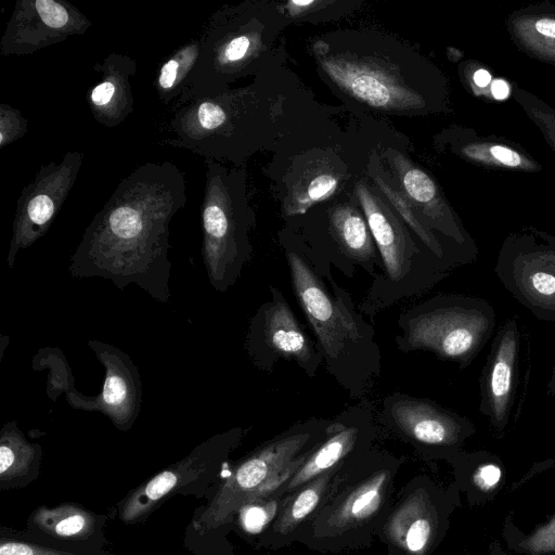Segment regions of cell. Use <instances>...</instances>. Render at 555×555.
Segmentation results:
<instances>
[{
    "label": "cell",
    "instance_id": "cell-1",
    "mask_svg": "<svg viewBox=\"0 0 555 555\" xmlns=\"http://www.w3.org/2000/svg\"><path fill=\"white\" fill-rule=\"evenodd\" d=\"M320 79L351 116L413 118L438 101L436 69L414 47L374 28H339L309 40Z\"/></svg>",
    "mask_w": 555,
    "mask_h": 555
},
{
    "label": "cell",
    "instance_id": "cell-2",
    "mask_svg": "<svg viewBox=\"0 0 555 555\" xmlns=\"http://www.w3.org/2000/svg\"><path fill=\"white\" fill-rule=\"evenodd\" d=\"M337 115L311 121L287 135L273 152L263 175L284 222L312 207L353 193L366 175L384 119Z\"/></svg>",
    "mask_w": 555,
    "mask_h": 555
},
{
    "label": "cell",
    "instance_id": "cell-3",
    "mask_svg": "<svg viewBox=\"0 0 555 555\" xmlns=\"http://www.w3.org/2000/svg\"><path fill=\"white\" fill-rule=\"evenodd\" d=\"M291 284L323 357V366L349 395H366L382 372V353L373 326L351 294L315 268L308 245L292 228L278 231Z\"/></svg>",
    "mask_w": 555,
    "mask_h": 555
},
{
    "label": "cell",
    "instance_id": "cell-4",
    "mask_svg": "<svg viewBox=\"0 0 555 555\" xmlns=\"http://www.w3.org/2000/svg\"><path fill=\"white\" fill-rule=\"evenodd\" d=\"M354 193L383 266L358 308L361 313L374 317L430 289L454 270L415 237L366 175L356 183Z\"/></svg>",
    "mask_w": 555,
    "mask_h": 555
},
{
    "label": "cell",
    "instance_id": "cell-5",
    "mask_svg": "<svg viewBox=\"0 0 555 555\" xmlns=\"http://www.w3.org/2000/svg\"><path fill=\"white\" fill-rule=\"evenodd\" d=\"M397 324L395 343L401 352H431L465 369L492 337L496 314L483 298L440 294L402 312Z\"/></svg>",
    "mask_w": 555,
    "mask_h": 555
},
{
    "label": "cell",
    "instance_id": "cell-6",
    "mask_svg": "<svg viewBox=\"0 0 555 555\" xmlns=\"http://www.w3.org/2000/svg\"><path fill=\"white\" fill-rule=\"evenodd\" d=\"M330 424L328 418L315 417L297 422L247 454L195 513L193 530L204 537L227 526L250 495L305 460L325 438Z\"/></svg>",
    "mask_w": 555,
    "mask_h": 555
},
{
    "label": "cell",
    "instance_id": "cell-7",
    "mask_svg": "<svg viewBox=\"0 0 555 555\" xmlns=\"http://www.w3.org/2000/svg\"><path fill=\"white\" fill-rule=\"evenodd\" d=\"M284 224L302 237L321 264L334 266L347 278L357 269L373 279L382 273V260L354 191Z\"/></svg>",
    "mask_w": 555,
    "mask_h": 555
},
{
    "label": "cell",
    "instance_id": "cell-8",
    "mask_svg": "<svg viewBox=\"0 0 555 555\" xmlns=\"http://www.w3.org/2000/svg\"><path fill=\"white\" fill-rule=\"evenodd\" d=\"M243 435L244 429L241 427L214 435L196 446L185 457L129 491L117 503L119 520L125 525L143 522L176 494L202 496L217 480Z\"/></svg>",
    "mask_w": 555,
    "mask_h": 555
},
{
    "label": "cell",
    "instance_id": "cell-9",
    "mask_svg": "<svg viewBox=\"0 0 555 555\" xmlns=\"http://www.w3.org/2000/svg\"><path fill=\"white\" fill-rule=\"evenodd\" d=\"M531 360L528 332L517 315L507 318L495 333L479 377V411L500 434L520 416L529 388Z\"/></svg>",
    "mask_w": 555,
    "mask_h": 555
},
{
    "label": "cell",
    "instance_id": "cell-10",
    "mask_svg": "<svg viewBox=\"0 0 555 555\" xmlns=\"http://www.w3.org/2000/svg\"><path fill=\"white\" fill-rule=\"evenodd\" d=\"M269 300L262 302L249 321L245 350L254 366L272 372L280 361L295 363L313 378L323 365L322 353L298 321L284 294L269 285Z\"/></svg>",
    "mask_w": 555,
    "mask_h": 555
},
{
    "label": "cell",
    "instance_id": "cell-11",
    "mask_svg": "<svg viewBox=\"0 0 555 555\" xmlns=\"http://www.w3.org/2000/svg\"><path fill=\"white\" fill-rule=\"evenodd\" d=\"M382 417L385 425L427 457L454 459L476 431L470 420L455 411L399 391L384 398Z\"/></svg>",
    "mask_w": 555,
    "mask_h": 555
},
{
    "label": "cell",
    "instance_id": "cell-12",
    "mask_svg": "<svg viewBox=\"0 0 555 555\" xmlns=\"http://www.w3.org/2000/svg\"><path fill=\"white\" fill-rule=\"evenodd\" d=\"M398 465V459L390 454L366 451L361 461V482L341 493L336 488V495L333 492L313 517V533L320 539L339 538L375 520L386 506Z\"/></svg>",
    "mask_w": 555,
    "mask_h": 555
},
{
    "label": "cell",
    "instance_id": "cell-13",
    "mask_svg": "<svg viewBox=\"0 0 555 555\" xmlns=\"http://www.w3.org/2000/svg\"><path fill=\"white\" fill-rule=\"evenodd\" d=\"M203 220L207 276L216 291L224 293L236 283L253 255L249 231L256 218L247 204L245 185L233 204L207 206Z\"/></svg>",
    "mask_w": 555,
    "mask_h": 555
},
{
    "label": "cell",
    "instance_id": "cell-14",
    "mask_svg": "<svg viewBox=\"0 0 555 555\" xmlns=\"http://www.w3.org/2000/svg\"><path fill=\"white\" fill-rule=\"evenodd\" d=\"M375 438L373 412L366 402L348 406L332 418L325 438L275 490L288 496L320 475L369 451Z\"/></svg>",
    "mask_w": 555,
    "mask_h": 555
},
{
    "label": "cell",
    "instance_id": "cell-15",
    "mask_svg": "<svg viewBox=\"0 0 555 555\" xmlns=\"http://www.w3.org/2000/svg\"><path fill=\"white\" fill-rule=\"evenodd\" d=\"M98 360L105 367V377L100 396L82 397L73 390L66 399L75 409L101 412L121 431L129 430L139 416L142 386L138 367L130 357L115 346L89 340Z\"/></svg>",
    "mask_w": 555,
    "mask_h": 555
},
{
    "label": "cell",
    "instance_id": "cell-16",
    "mask_svg": "<svg viewBox=\"0 0 555 555\" xmlns=\"http://www.w3.org/2000/svg\"><path fill=\"white\" fill-rule=\"evenodd\" d=\"M494 272L537 319L555 321V246L504 248Z\"/></svg>",
    "mask_w": 555,
    "mask_h": 555
},
{
    "label": "cell",
    "instance_id": "cell-17",
    "mask_svg": "<svg viewBox=\"0 0 555 555\" xmlns=\"http://www.w3.org/2000/svg\"><path fill=\"white\" fill-rule=\"evenodd\" d=\"M106 516L74 502L39 505L26 521L33 537L60 546L102 550Z\"/></svg>",
    "mask_w": 555,
    "mask_h": 555
},
{
    "label": "cell",
    "instance_id": "cell-18",
    "mask_svg": "<svg viewBox=\"0 0 555 555\" xmlns=\"http://www.w3.org/2000/svg\"><path fill=\"white\" fill-rule=\"evenodd\" d=\"M366 177L431 254L453 269L470 261L468 256L457 249L459 245L436 233L415 211L385 169L375 147L370 154Z\"/></svg>",
    "mask_w": 555,
    "mask_h": 555
},
{
    "label": "cell",
    "instance_id": "cell-19",
    "mask_svg": "<svg viewBox=\"0 0 555 555\" xmlns=\"http://www.w3.org/2000/svg\"><path fill=\"white\" fill-rule=\"evenodd\" d=\"M353 459L320 475L297 490L296 494L292 493L285 496L284 504L274 518L275 521L272 522L267 537L270 540L287 538L295 529L299 528L301 522L306 521L317 509L319 511L343 481Z\"/></svg>",
    "mask_w": 555,
    "mask_h": 555
},
{
    "label": "cell",
    "instance_id": "cell-20",
    "mask_svg": "<svg viewBox=\"0 0 555 555\" xmlns=\"http://www.w3.org/2000/svg\"><path fill=\"white\" fill-rule=\"evenodd\" d=\"M43 450L27 440L16 421L7 422L0 431V489L24 488L40 473Z\"/></svg>",
    "mask_w": 555,
    "mask_h": 555
},
{
    "label": "cell",
    "instance_id": "cell-21",
    "mask_svg": "<svg viewBox=\"0 0 555 555\" xmlns=\"http://www.w3.org/2000/svg\"><path fill=\"white\" fill-rule=\"evenodd\" d=\"M362 0H289L280 2L286 25H321L344 20L359 11Z\"/></svg>",
    "mask_w": 555,
    "mask_h": 555
},
{
    "label": "cell",
    "instance_id": "cell-22",
    "mask_svg": "<svg viewBox=\"0 0 555 555\" xmlns=\"http://www.w3.org/2000/svg\"><path fill=\"white\" fill-rule=\"evenodd\" d=\"M0 555H112L102 550L74 548L41 541L26 532L1 527Z\"/></svg>",
    "mask_w": 555,
    "mask_h": 555
},
{
    "label": "cell",
    "instance_id": "cell-23",
    "mask_svg": "<svg viewBox=\"0 0 555 555\" xmlns=\"http://www.w3.org/2000/svg\"><path fill=\"white\" fill-rule=\"evenodd\" d=\"M262 498L246 501L238 508V520L241 527L248 533H258L266 528L274 513L278 512L276 500L268 503L262 502Z\"/></svg>",
    "mask_w": 555,
    "mask_h": 555
},
{
    "label": "cell",
    "instance_id": "cell-24",
    "mask_svg": "<svg viewBox=\"0 0 555 555\" xmlns=\"http://www.w3.org/2000/svg\"><path fill=\"white\" fill-rule=\"evenodd\" d=\"M437 521L434 516H414L404 532L405 548L413 554H422L435 538Z\"/></svg>",
    "mask_w": 555,
    "mask_h": 555
},
{
    "label": "cell",
    "instance_id": "cell-25",
    "mask_svg": "<svg viewBox=\"0 0 555 555\" xmlns=\"http://www.w3.org/2000/svg\"><path fill=\"white\" fill-rule=\"evenodd\" d=\"M520 546L532 555L555 552V519L525 539Z\"/></svg>",
    "mask_w": 555,
    "mask_h": 555
},
{
    "label": "cell",
    "instance_id": "cell-26",
    "mask_svg": "<svg viewBox=\"0 0 555 555\" xmlns=\"http://www.w3.org/2000/svg\"><path fill=\"white\" fill-rule=\"evenodd\" d=\"M36 9L41 20L50 27L60 28L68 21L66 10L53 0H37Z\"/></svg>",
    "mask_w": 555,
    "mask_h": 555
},
{
    "label": "cell",
    "instance_id": "cell-27",
    "mask_svg": "<svg viewBox=\"0 0 555 555\" xmlns=\"http://www.w3.org/2000/svg\"><path fill=\"white\" fill-rule=\"evenodd\" d=\"M29 219L39 225L47 223L53 215V203L47 195H37L27 207Z\"/></svg>",
    "mask_w": 555,
    "mask_h": 555
},
{
    "label": "cell",
    "instance_id": "cell-28",
    "mask_svg": "<svg viewBox=\"0 0 555 555\" xmlns=\"http://www.w3.org/2000/svg\"><path fill=\"white\" fill-rule=\"evenodd\" d=\"M501 467L492 462L480 464L474 474V481L483 490L493 488L501 479Z\"/></svg>",
    "mask_w": 555,
    "mask_h": 555
},
{
    "label": "cell",
    "instance_id": "cell-29",
    "mask_svg": "<svg viewBox=\"0 0 555 555\" xmlns=\"http://www.w3.org/2000/svg\"><path fill=\"white\" fill-rule=\"evenodd\" d=\"M198 119L204 128L216 129L224 124L225 113L220 105L208 102L199 106Z\"/></svg>",
    "mask_w": 555,
    "mask_h": 555
},
{
    "label": "cell",
    "instance_id": "cell-30",
    "mask_svg": "<svg viewBox=\"0 0 555 555\" xmlns=\"http://www.w3.org/2000/svg\"><path fill=\"white\" fill-rule=\"evenodd\" d=\"M490 151L494 158L507 166H518L521 163L519 154L505 146H492Z\"/></svg>",
    "mask_w": 555,
    "mask_h": 555
},
{
    "label": "cell",
    "instance_id": "cell-31",
    "mask_svg": "<svg viewBox=\"0 0 555 555\" xmlns=\"http://www.w3.org/2000/svg\"><path fill=\"white\" fill-rule=\"evenodd\" d=\"M115 88L114 85L105 81L98 87H95L92 91V101L98 105H104L112 99L114 94Z\"/></svg>",
    "mask_w": 555,
    "mask_h": 555
},
{
    "label": "cell",
    "instance_id": "cell-32",
    "mask_svg": "<svg viewBox=\"0 0 555 555\" xmlns=\"http://www.w3.org/2000/svg\"><path fill=\"white\" fill-rule=\"evenodd\" d=\"M177 70L178 63L175 60H170L163 66L159 77V83L163 88L168 89L173 85L177 76Z\"/></svg>",
    "mask_w": 555,
    "mask_h": 555
},
{
    "label": "cell",
    "instance_id": "cell-33",
    "mask_svg": "<svg viewBox=\"0 0 555 555\" xmlns=\"http://www.w3.org/2000/svg\"><path fill=\"white\" fill-rule=\"evenodd\" d=\"M535 28L540 34L555 38V20L541 18L537 22Z\"/></svg>",
    "mask_w": 555,
    "mask_h": 555
},
{
    "label": "cell",
    "instance_id": "cell-34",
    "mask_svg": "<svg viewBox=\"0 0 555 555\" xmlns=\"http://www.w3.org/2000/svg\"><path fill=\"white\" fill-rule=\"evenodd\" d=\"M491 91L495 99L503 100L507 98L509 89L504 80L498 79L492 83Z\"/></svg>",
    "mask_w": 555,
    "mask_h": 555
},
{
    "label": "cell",
    "instance_id": "cell-35",
    "mask_svg": "<svg viewBox=\"0 0 555 555\" xmlns=\"http://www.w3.org/2000/svg\"><path fill=\"white\" fill-rule=\"evenodd\" d=\"M491 80L490 74L486 69H478L474 74V81L479 87H486Z\"/></svg>",
    "mask_w": 555,
    "mask_h": 555
},
{
    "label": "cell",
    "instance_id": "cell-36",
    "mask_svg": "<svg viewBox=\"0 0 555 555\" xmlns=\"http://www.w3.org/2000/svg\"><path fill=\"white\" fill-rule=\"evenodd\" d=\"M546 386H547L548 393L552 395L553 397H555V362H554V365L552 369L551 377H550Z\"/></svg>",
    "mask_w": 555,
    "mask_h": 555
}]
</instances>
